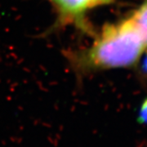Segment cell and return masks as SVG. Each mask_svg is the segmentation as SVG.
Returning <instances> with one entry per match:
<instances>
[{"label":"cell","mask_w":147,"mask_h":147,"mask_svg":"<svg viewBox=\"0 0 147 147\" xmlns=\"http://www.w3.org/2000/svg\"><path fill=\"white\" fill-rule=\"evenodd\" d=\"M146 53H147V52H146Z\"/></svg>","instance_id":"6"},{"label":"cell","mask_w":147,"mask_h":147,"mask_svg":"<svg viewBox=\"0 0 147 147\" xmlns=\"http://www.w3.org/2000/svg\"><path fill=\"white\" fill-rule=\"evenodd\" d=\"M147 43L131 15L107 24L88 47L65 53L79 74L111 69L131 68L142 57Z\"/></svg>","instance_id":"1"},{"label":"cell","mask_w":147,"mask_h":147,"mask_svg":"<svg viewBox=\"0 0 147 147\" xmlns=\"http://www.w3.org/2000/svg\"><path fill=\"white\" fill-rule=\"evenodd\" d=\"M137 121L141 124L147 125V97L143 100L137 115Z\"/></svg>","instance_id":"4"},{"label":"cell","mask_w":147,"mask_h":147,"mask_svg":"<svg viewBox=\"0 0 147 147\" xmlns=\"http://www.w3.org/2000/svg\"><path fill=\"white\" fill-rule=\"evenodd\" d=\"M142 69L146 74H147V53L146 54L145 57L142 61Z\"/></svg>","instance_id":"5"},{"label":"cell","mask_w":147,"mask_h":147,"mask_svg":"<svg viewBox=\"0 0 147 147\" xmlns=\"http://www.w3.org/2000/svg\"><path fill=\"white\" fill-rule=\"evenodd\" d=\"M57 13L54 26H74L86 34L93 33L87 15L96 7L108 5L115 0H47Z\"/></svg>","instance_id":"2"},{"label":"cell","mask_w":147,"mask_h":147,"mask_svg":"<svg viewBox=\"0 0 147 147\" xmlns=\"http://www.w3.org/2000/svg\"><path fill=\"white\" fill-rule=\"evenodd\" d=\"M130 15L147 43V0H143L142 4Z\"/></svg>","instance_id":"3"}]
</instances>
